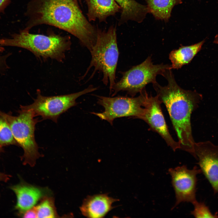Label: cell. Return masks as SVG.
I'll return each mask as SVG.
<instances>
[{
  "instance_id": "20",
  "label": "cell",
  "mask_w": 218,
  "mask_h": 218,
  "mask_svg": "<svg viewBox=\"0 0 218 218\" xmlns=\"http://www.w3.org/2000/svg\"><path fill=\"white\" fill-rule=\"evenodd\" d=\"M193 204L194 208L191 212V214L195 217L218 218L217 214H213L204 203L197 201Z\"/></svg>"
},
{
  "instance_id": "8",
  "label": "cell",
  "mask_w": 218,
  "mask_h": 218,
  "mask_svg": "<svg viewBox=\"0 0 218 218\" xmlns=\"http://www.w3.org/2000/svg\"><path fill=\"white\" fill-rule=\"evenodd\" d=\"M97 89L92 85L80 91L69 94L55 96L42 95L37 90V97L31 104L24 106L31 110L36 116H40L43 120L49 119L57 123L60 115L71 107L76 106V100L80 96Z\"/></svg>"
},
{
  "instance_id": "1",
  "label": "cell",
  "mask_w": 218,
  "mask_h": 218,
  "mask_svg": "<svg viewBox=\"0 0 218 218\" xmlns=\"http://www.w3.org/2000/svg\"><path fill=\"white\" fill-rule=\"evenodd\" d=\"M25 15V28L47 25L64 30L77 38L90 51L95 44L97 28L83 14L74 0H30Z\"/></svg>"
},
{
  "instance_id": "5",
  "label": "cell",
  "mask_w": 218,
  "mask_h": 218,
  "mask_svg": "<svg viewBox=\"0 0 218 218\" xmlns=\"http://www.w3.org/2000/svg\"><path fill=\"white\" fill-rule=\"evenodd\" d=\"M20 108L18 115L6 113V116L18 146L23 150L22 159L24 164L33 166L42 156L38 152L35 137V125L39 121L38 118H35L36 116L31 110L22 105Z\"/></svg>"
},
{
  "instance_id": "7",
  "label": "cell",
  "mask_w": 218,
  "mask_h": 218,
  "mask_svg": "<svg viewBox=\"0 0 218 218\" xmlns=\"http://www.w3.org/2000/svg\"><path fill=\"white\" fill-rule=\"evenodd\" d=\"M140 94L136 97L96 96L97 103L102 106L104 110L101 113H91L106 121L111 125H113L114 120L118 118L132 117L140 119L144 113V106L148 94L145 89Z\"/></svg>"
},
{
  "instance_id": "6",
  "label": "cell",
  "mask_w": 218,
  "mask_h": 218,
  "mask_svg": "<svg viewBox=\"0 0 218 218\" xmlns=\"http://www.w3.org/2000/svg\"><path fill=\"white\" fill-rule=\"evenodd\" d=\"M170 65L154 64L151 57L148 56L141 64L121 72L122 78L115 82L112 88V96L120 91H125L131 97H134L145 89L147 84L157 82V75H162L166 70L170 69Z\"/></svg>"
},
{
  "instance_id": "11",
  "label": "cell",
  "mask_w": 218,
  "mask_h": 218,
  "mask_svg": "<svg viewBox=\"0 0 218 218\" xmlns=\"http://www.w3.org/2000/svg\"><path fill=\"white\" fill-rule=\"evenodd\" d=\"M194 150L202 173L211 185L214 193H218V145L209 141L195 142Z\"/></svg>"
},
{
  "instance_id": "15",
  "label": "cell",
  "mask_w": 218,
  "mask_h": 218,
  "mask_svg": "<svg viewBox=\"0 0 218 218\" xmlns=\"http://www.w3.org/2000/svg\"><path fill=\"white\" fill-rule=\"evenodd\" d=\"M121 9L119 24L121 25L129 21L142 22L148 12L147 7L135 0H114Z\"/></svg>"
},
{
  "instance_id": "3",
  "label": "cell",
  "mask_w": 218,
  "mask_h": 218,
  "mask_svg": "<svg viewBox=\"0 0 218 218\" xmlns=\"http://www.w3.org/2000/svg\"><path fill=\"white\" fill-rule=\"evenodd\" d=\"M1 45L26 49L36 57L46 59L49 58L62 62L65 53L71 48L69 36H63L48 31L47 35L31 33L25 28L12 35L11 38H2Z\"/></svg>"
},
{
  "instance_id": "14",
  "label": "cell",
  "mask_w": 218,
  "mask_h": 218,
  "mask_svg": "<svg viewBox=\"0 0 218 218\" xmlns=\"http://www.w3.org/2000/svg\"><path fill=\"white\" fill-rule=\"evenodd\" d=\"M88 7L87 14L89 21L98 19L100 22H106L109 16L121 11L114 0H85Z\"/></svg>"
},
{
  "instance_id": "10",
  "label": "cell",
  "mask_w": 218,
  "mask_h": 218,
  "mask_svg": "<svg viewBox=\"0 0 218 218\" xmlns=\"http://www.w3.org/2000/svg\"><path fill=\"white\" fill-rule=\"evenodd\" d=\"M162 104L158 96L148 94L144 106V113L140 118L149 126L150 129L158 134L168 146L174 151L180 148L169 132L161 107Z\"/></svg>"
},
{
  "instance_id": "18",
  "label": "cell",
  "mask_w": 218,
  "mask_h": 218,
  "mask_svg": "<svg viewBox=\"0 0 218 218\" xmlns=\"http://www.w3.org/2000/svg\"><path fill=\"white\" fill-rule=\"evenodd\" d=\"M37 218H53L58 217L54 198L51 196L45 197L35 206Z\"/></svg>"
},
{
  "instance_id": "23",
  "label": "cell",
  "mask_w": 218,
  "mask_h": 218,
  "mask_svg": "<svg viewBox=\"0 0 218 218\" xmlns=\"http://www.w3.org/2000/svg\"><path fill=\"white\" fill-rule=\"evenodd\" d=\"M11 0H0V17L2 13L4 12V10L9 5Z\"/></svg>"
},
{
  "instance_id": "16",
  "label": "cell",
  "mask_w": 218,
  "mask_h": 218,
  "mask_svg": "<svg viewBox=\"0 0 218 218\" xmlns=\"http://www.w3.org/2000/svg\"><path fill=\"white\" fill-rule=\"evenodd\" d=\"M204 42L203 40L191 45H181L178 49L171 51L169 54L171 63L170 69H178L189 63L200 51Z\"/></svg>"
},
{
  "instance_id": "26",
  "label": "cell",
  "mask_w": 218,
  "mask_h": 218,
  "mask_svg": "<svg viewBox=\"0 0 218 218\" xmlns=\"http://www.w3.org/2000/svg\"><path fill=\"white\" fill-rule=\"evenodd\" d=\"M213 42L215 44H218V35H217L215 36Z\"/></svg>"
},
{
  "instance_id": "17",
  "label": "cell",
  "mask_w": 218,
  "mask_h": 218,
  "mask_svg": "<svg viewBox=\"0 0 218 218\" xmlns=\"http://www.w3.org/2000/svg\"><path fill=\"white\" fill-rule=\"evenodd\" d=\"M181 2V0H147V8L156 18L167 21L174 6Z\"/></svg>"
},
{
  "instance_id": "27",
  "label": "cell",
  "mask_w": 218,
  "mask_h": 218,
  "mask_svg": "<svg viewBox=\"0 0 218 218\" xmlns=\"http://www.w3.org/2000/svg\"><path fill=\"white\" fill-rule=\"evenodd\" d=\"M76 3L78 4V2L81 3V0H74Z\"/></svg>"
},
{
  "instance_id": "19",
  "label": "cell",
  "mask_w": 218,
  "mask_h": 218,
  "mask_svg": "<svg viewBox=\"0 0 218 218\" xmlns=\"http://www.w3.org/2000/svg\"><path fill=\"white\" fill-rule=\"evenodd\" d=\"M18 145L7 121L6 113L0 111V147Z\"/></svg>"
},
{
  "instance_id": "25",
  "label": "cell",
  "mask_w": 218,
  "mask_h": 218,
  "mask_svg": "<svg viewBox=\"0 0 218 218\" xmlns=\"http://www.w3.org/2000/svg\"><path fill=\"white\" fill-rule=\"evenodd\" d=\"M2 39H0V53H2L4 51V48L3 46L1 45V44L2 41Z\"/></svg>"
},
{
  "instance_id": "21",
  "label": "cell",
  "mask_w": 218,
  "mask_h": 218,
  "mask_svg": "<svg viewBox=\"0 0 218 218\" xmlns=\"http://www.w3.org/2000/svg\"><path fill=\"white\" fill-rule=\"evenodd\" d=\"M11 53H8L0 55V73L4 72L9 68L7 63V60L11 55Z\"/></svg>"
},
{
  "instance_id": "9",
  "label": "cell",
  "mask_w": 218,
  "mask_h": 218,
  "mask_svg": "<svg viewBox=\"0 0 218 218\" xmlns=\"http://www.w3.org/2000/svg\"><path fill=\"white\" fill-rule=\"evenodd\" d=\"M168 172L171 177L176 202L174 208L183 202L193 203L196 201L197 175L202 173L200 169L195 166L188 169L185 165L170 168Z\"/></svg>"
},
{
  "instance_id": "12",
  "label": "cell",
  "mask_w": 218,
  "mask_h": 218,
  "mask_svg": "<svg viewBox=\"0 0 218 218\" xmlns=\"http://www.w3.org/2000/svg\"><path fill=\"white\" fill-rule=\"evenodd\" d=\"M10 189L16 196L15 208L19 215L35 206L45 197L52 195L51 190L47 187L35 186L22 181L11 186Z\"/></svg>"
},
{
  "instance_id": "2",
  "label": "cell",
  "mask_w": 218,
  "mask_h": 218,
  "mask_svg": "<svg viewBox=\"0 0 218 218\" xmlns=\"http://www.w3.org/2000/svg\"><path fill=\"white\" fill-rule=\"evenodd\" d=\"M171 70H166L162 75L167 80V85L157 82L153 84L157 95L165 106L177 134L180 148L196 158L195 142L192 133L191 117L202 99V95L195 91L181 88L177 84Z\"/></svg>"
},
{
  "instance_id": "22",
  "label": "cell",
  "mask_w": 218,
  "mask_h": 218,
  "mask_svg": "<svg viewBox=\"0 0 218 218\" xmlns=\"http://www.w3.org/2000/svg\"><path fill=\"white\" fill-rule=\"evenodd\" d=\"M20 216L24 218H37L35 206L26 211Z\"/></svg>"
},
{
  "instance_id": "13",
  "label": "cell",
  "mask_w": 218,
  "mask_h": 218,
  "mask_svg": "<svg viewBox=\"0 0 218 218\" xmlns=\"http://www.w3.org/2000/svg\"><path fill=\"white\" fill-rule=\"evenodd\" d=\"M118 200L107 194L89 196L84 199L80 210L87 217L103 218L114 208L113 203Z\"/></svg>"
},
{
  "instance_id": "4",
  "label": "cell",
  "mask_w": 218,
  "mask_h": 218,
  "mask_svg": "<svg viewBox=\"0 0 218 218\" xmlns=\"http://www.w3.org/2000/svg\"><path fill=\"white\" fill-rule=\"evenodd\" d=\"M116 27H110L107 31L97 28V36L95 44L90 51L91 58L85 76L91 68H94L89 79L97 71L103 74L102 81L107 85L109 83L110 93L115 83V73L119 55Z\"/></svg>"
},
{
  "instance_id": "28",
  "label": "cell",
  "mask_w": 218,
  "mask_h": 218,
  "mask_svg": "<svg viewBox=\"0 0 218 218\" xmlns=\"http://www.w3.org/2000/svg\"><path fill=\"white\" fill-rule=\"evenodd\" d=\"M2 147H0V153L2 151Z\"/></svg>"
},
{
  "instance_id": "24",
  "label": "cell",
  "mask_w": 218,
  "mask_h": 218,
  "mask_svg": "<svg viewBox=\"0 0 218 218\" xmlns=\"http://www.w3.org/2000/svg\"><path fill=\"white\" fill-rule=\"evenodd\" d=\"M10 176L6 174L0 172V182H6L9 179Z\"/></svg>"
}]
</instances>
